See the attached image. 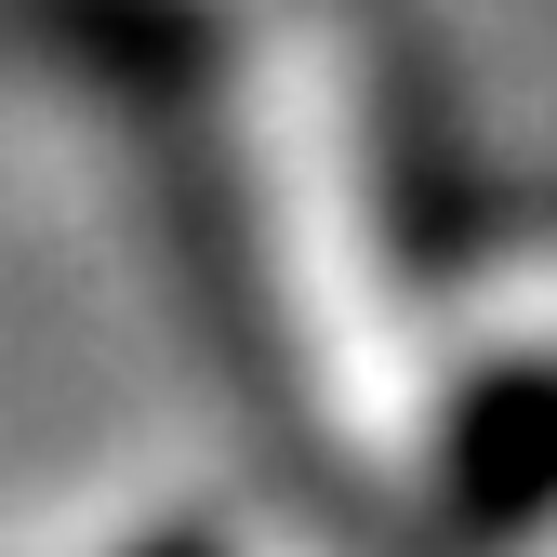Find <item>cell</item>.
<instances>
[{
    "label": "cell",
    "mask_w": 557,
    "mask_h": 557,
    "mask_svg": "<svg viewBox=\"0 0 557 557\" xmlns=\"http://www.w3.org/2000/svg\"><path fill=\"white\" fill-rule=\"evenodd\" d=\"M160 557H199V544H160Z\"/></svg>",
    "instance_id": "6da1fadb"
}]
</instances>
